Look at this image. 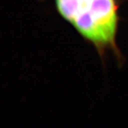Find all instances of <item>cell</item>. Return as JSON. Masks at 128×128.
Masks as SVG:
<instances>
[{
  "label": "cell",
  "instance_id": "1",
  "mask_svg": "<svg viewBox=\"0 0 128 128\" xmlns=\"http://www.w3.org/2000/svg\"><path fill=\"white\" fill-rule=\"evenodd\" d=\"M55 6L59 14L92 44L100 55L111 50L118 56L116 0H55Z\"/></svg>",
  "mask_w": 128,
  "mask_h": 128
}]
</instances>
